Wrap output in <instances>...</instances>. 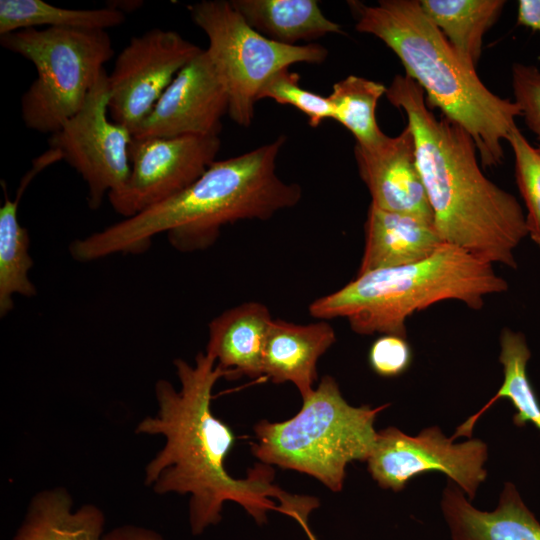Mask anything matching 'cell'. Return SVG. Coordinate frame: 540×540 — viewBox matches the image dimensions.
<instances>
[{
	"instance_id": "d4e9b609",
	"label": "cell",
	"mask_w": 540,
	"mask_h": 540,
	"mask_svg": "<svg viewBox=\"0 0 540 540\" xmlns=\"http://www.w3.org/2000/svg\"><path fill=\"white\" fill-rule=\"evenodd\" d=\"M386 90L383 83L356 75H348L333 85L328 96L333 119L352 133L356 144L370 146L385 136L377 123L376 108Z\"/></svg>"
},
{
	"instance_id": "83f0119b",
	"label": "cell",
	"mask_w": 540,
	"mask_h": 540,
	"mask_svg": "<svg viewBox=\"0 0 540 540\" xmlns=\"http://www.w3.org/2000/svg\"><path fill=\"white\" fill-rule=\"evenodd\" d=\"M511 86L526 126L535 134L540 150V69L533 65L514 63Z\"/></svg>"
},
{
	"instance_id": "5b68a950",
	"label": "cell",
	"mask_w": 540,
	"mask_h": 540,
	"mask_svg": "<svg viewBox=\"0 0 540 540\" xmlns=\"http://www.w3.org/2000/svg\"><path fill=\"white\" fill-rule=\"evenodd\" d=\"M508 290L493 264L450 244L422 261L356 275L339 290L317 298L309 313L318 319L344 318L360 335L381 333L407 338L414 312L445 300L480 310L485 297Z\"/></svg>"
},
{
	"instance_id": "484cf974",
	"label": "cell",
	"mask_w": 540,
	"mask_h": 540,
	"mask_svg": "<svg viewBox=\"0 0 540 540\" xmlns=\"http://www.w3.org/2000/svg\"><path fill=\"white\" fill-rule=\"evenodd\" d=\"M515 160L516 183L527 209L528 236L540 247V150L515 125L507 138Z\"/></svg>"
},
{
	"instance_id": "f546056e",
	"label": "cell",
	"mask_w": 540,
	"mask_h": 540,
	"mask_svg": "<svg viewBox=\"0 0 540 540\" xmlns=\"http://www.w3.org/2000/svg\"><path fill=\"white\" fill-rule=\"evenodd\" d=\"M102 540H165L153 529L126 524L115 527L103 535Z\"/></svg>"
},
{
	"instance_id": "9a60e30c",
	"label": "cell",
	"mask_w": 540,
	"mask_h": 540,
	"mask_svg": "<svg viewBox=\"0 0 540 540\" xmlns=\"http://www.w3.org/2000/svg\"><path fill=\"white\" fill-rule=\"evenodd\" d=\"M365 243L357 275L416 263L445 242L435 224L370 204L364 225Z\"/></svg>"
},
{
	"instance_id": "ba28073f",
	"label": "cell",
	"mask_w": 540,
	"mask_h": 540,
	"mask_svg": "<svg viewBox=\"0 0 540 540\" xmlns=\"http://www.w3.org/2000/svg\"><path fill=\"white\" fill-rule=\"evenodd\" d=\"M187 9L208 38L206 51L228 92V115L242 127L252 124L259 92L274 74L293 64H319L327 58L328 50L320 44L286 45L265 37L230 1L203 0Z\"/></svg>"
},
{
	"instance_id": "8992f818",
	"label": "cell",
	"mask_w": 540,
	"mask_h": 540,
	"mask_svg": "<svg viewBox=\"0 0 540 540\" xmlns=\"http://www.w3.org/2000/svg\"><path fill=\"white\" fill-rule=\"evenodd\" d=\"M386 406L349 405L336 380L326 375L294 417L254 426L252 453L264 464L306 473L340 491L347 464L367 461L377 436L375 419Z\"/></svg>"
},
{
	"instance_id": "4fadbf2b",
	"label": "cell",
	"mask_w": 540,
	"mask_h": 540,
	"mask_svg": "<svg viewBox=\"0 0 540 540\" xmlns=\"http://www.w3.org/2000/svg\"><path fill=\"white\" fill-rule=\"evenodd\" d=\"M228 107L226 86L202 50L178 72L133 136H219Z\"/></svg>"
},
{
	"instance_id": "52a82bcc",
	"label": "cell",
	"mask_w": 540,
	"mask_h": 540,
	"mask_svg": "<svg viewBox=\"0 0 540 540\" xmlns=\"http://www.w3.org/2000/svg\"><path fill=\"white\" fill-rule=\"evenodd\" d=\"M0 44L34 65L21 116L27 128L51 135L81 109L114 55L103 30L29 28L0 35Z\"/></svg>"
},
{
	"instance_id": "2e32d148",
	"label": "cell",
	"mask_w": 540,
	"mask_h": 540,
	"mask_svg": "<svg viewBox=\"0 0 540 540\" xmlns=\"http://www.w3.org/2000/svg\"><path fill=\"white\" fill-rule=\"evenodd\" d=\"M335 341V330L325 321L296 324L274 319L264 347L262 374L276 384H294L304 399L314 390L319 358Z\"/></svg>"
},
{
	"instance_id": "ac0fdd59",
	"label": "cell",
	"mask_w": 540,
	"mask_h": 540,
	"mask_svg": "<svg viewBox=\"0 0 540 540\" xmlns=\"http://www.w3.org/2000/svg\"><path fill=\"white\" fill-rule=\"evenodd\" d=\"M273 320L268 307L256 301L227 309L209 323L205 352L227 378L263 376L264 347Z\"/></svg>"
},
{
	"instance_id": "f1b7e54d",
	"label": "cell",
	"mask_w": 540,
	"mask_h": 540,
	"mask_svg": "<svg viewBox=\"0 0 540 540\" xmlns=\"http://www.w3.org/2000/svg\"><path fill=\"white\" fill-rule=\"evenodd\" d=\"M411 348L406 338L386 334L372 344L369 363L380 376L394 377L402 374L410 365Z\"/></svg>"
},
{
	"instance_id": "277c9868",
	"label": "cell",
	"mask_w": 540,
	"mask_h": 540,
	"mask_svg": "<svg viewBox=\"0 0 540 540\" xmlns=\"http://www.w3.org/2000/svg\"><path fill=\"white\" fill-rule=\"evenodd\" d=\"M355 29L380 39L401 61L407 76L424 91L427 104L461 126L473 139L482 167L504 158L515 119L514 101L501 98L466 65L443 34L427 18L419 0H380L366 5L349 2Z\"/></svg>"
},
{
	"instance_id": "30bf717a",
	"label": "cell",
	"mask_w": 540,
	"mask_h": 540,
	"mask_svg": "<svg viewBox=\"0 0 540 540\" xmlns=\"http://www.w3.org/2000/svg\"><path fill=\"white\" fill-rule=\"evenodd\" d=\"M453 441L438 427L424 429L417 436L388 427L377 432L368 470L380 487L394 491L403 489L418 474L442 472L473 498L487 476L483 468L487 446L479 439Z\"/></svg>"
},
{
	"instance_id": "4dcf8cb0",
	"label": "cell",
	"mask_w": 540,
	"mask_h": 540,
	"mask_svg": "<svg viewBox=\"0 0 540 540\" xmlns=\"http://www.w3.org/2000/svg\"><path fill=\"white\" fill-rule=\"evenodd\" d=\"M517 23L540 35V0L518 1Z\"/></svg>"
},
{
	"instance_id": "7c38bea8",
	"label": "cell",
	"mask_w": 540,
	"mask_h": 540,
	"mask_svg": "<svg viewBox=\"0 0 540 540\" xmlns=\"http://www.w3.org/2000/svg\"><path fill=\"white\" fill-rule=\"evenodd\" d=\"M219 136L135 137L130 144V176L108 195L124 218L132 217L183 191L216 161Z\"/></svg>"
},
{
	"instance_id": "d6986e66",
	"label": "cell",
	"mask_w": 540,
	"mask_h": 540,
	"mask_svg": "<svg viewBox=\"0 0 540 540\" xmlns=\"http://www.w3.org/2000/svg\"><path fill=\"white\" fill-rule=\"evenodd\" d=\"M103 511L92 503L73 509V499L64 487L37 492L12 540H102Z\"/></svg>"
},
{
	"instance_id": "d6a6232c",
	"label": "cell",
	"mask_w": 540,
	"mask_h": 540,
	"mask_svg": "<svg viewBox=\"0 0 540 540\" xmlns=\"http://www.w3.org/2000/svg\"><path fill=\"white\" fill-rule=\"evenodd\" d=\"M311 540H316L314 537H310Z\"/></svg>"
},
{
	"instance_id": "7402d4cb",
	"label": "cell",
	"mask_w": 540,
	"mask_h": 540,
	"mask_svg": "<svg viewBox=\"0 0 540 540\" xmlns=\"http://www.w3.org/2000/svg\"><path fill=\"white\" fill-rule=\"evenodd\" d=\"M30 182L23 178L15 199H9L3 186L5 200L0 208V316L4 317L14 307V295L32 297L36 287L29 278L33 259L29 252L28 231L18 221V205Z\"/></svg>"
},
{
	"instance_id": "5bb4252c",
	"label": "cell",
	"mask_w": 540,
	"mask_h": 540,
	"mask_svg": "<svg viewBox=\"0 0 540 540\" xmlns=\"http://www.w3.org/2000/svg\"><path fill=\"white\" fill-rule=\"evenodd\" d=\"M358 173L368 188L372 205L434 223V216L418 169L413 133L406 125L394 137L370 146L356 144Z\"/></svg>"
},
{
	"instance_id": "e0dca14e",
	"label": "cell",
	"mask_w": 540,
	"mask_h": 540,
	"mask_svg": "<svg viewBox=\"0 0 540 540\" xmlns=\"http://www.w3.org/2000/svg\"><path fill=\"white\" fill-rule=\"evenodd\" d=\"M452 540H540V523L512 483H506L493 511L472 506L449 484L441 502Z\"/></svg>"
},
{
	"instance_id": "9c48e42d",
	"label": "cell",
	"mask_w": 540,
	"mask_h": 540,
	"mask_svg": "<svg viewBox=\"0 0 540 540\" xmlns=\"http://www.w3.org/2000/svg\"><path fill=\"white\" fill-rule=\"evenodd\" d=\"M109 85L104 70L81 109L49 138L88 186V205L101 206L106 194L120 192L130 176L131 131L108 118Z\"/></svg>"
},
{
	"instance_id": "1f68e13d",
	"label": "cell",
	"mask_w": 540,
	"mask_h": 540,
	"mask_svg": "<svg viewBox=\"0 0 540 540\" xmlns=\"http://www.w3.org/2000/svg\"><path fill=\"white\" fill-rule=\"evenodd\" d=\"M142 5V1H109L107 6L117 9L123 13L133 11Z\"/></svg>"
},
{
	"instance_id": "8fae6325",
	"label": "cell",
	"mask_w": 540,
	"mask_h": 540,
	"mask_svg": "<svg viewBox=\"0 0 540 540\" xmlns=\"http://www.w3.org/2000/svg\"><path fill=\"white\" fill-rule=\"evenodd\" d=\"M202 49L172 30L131 37L108 75L111 120L132 135L178 72Z\"/></svg>"
},
{
	"instance_id": "4316f807",
	"label": "cell",
	"mask_w": 540,
	"mask_h": 540,
	"mask_svg": "<svg viewBox=\"0 0 540 540\" xmlns=\"http://www.w3.org/2000/svg\"><path fill=\"white\" fill-rule=\"evenodd\" d=\"M299 80V74L289 68L280 70L262 87L258 101L272 99L279 104L291 105L306 115L308 124L315 128L324 120L333 119V106L328 96L304 89Z\"/></svg>"
},
{
	"instance_id": "603a6c76",
	"label": "cell",
	"mask_w": 540,
	"mask_h": 540,
	"mask_svg": "<svg viewBox=\"0 0 540 540\" xmlns=\"http://www.w3.org/2000/svg\"><path fill=\"white\" fill-rule=\"evenodd\" d=\"M531 357L525 336L521 332L504 328L500 335L499 361L504 379L495 396L475 415L457 428L452 436H470L479 417L501 398L508 399L516 409L513 421L522 426L531 422L540 431V404L527 375Z\"/></svg>"
},
{
	"instance_id": "3957f363",
	"label": "cell",
	"mask_w": 540,
	"mask_h": 540,
	"mask_svg": "<svg viewBox=\"0 0 540 540\" xmlns=\"http://www.w3.org/2000/svg\"><path fill=\"white\" fill-rule=\"evenodd\" d=\"M285 136L229 159L214 161L191 185L150 208L74 240L69 251L79 262L113 254H139L154 236L166 233L176 250L207 249L221 228L240 220H268L296 206L302 198L297 183L276 173V161Z\"/></svg>"
},
{
	"instance_id": "6da1fadb",
	"label": "cell",
	"mask_w": 540,
	"mask_h": 540,
	"mask_svg": "<svg viewBox=\"0 0 540 540\" xmlns=\"http://www.w3.org/2000/svg\"><path fill=\"white\" fill-rule=\"evenodd\" d=\"M174 366L180 388L158 380L157 411L135 428L136 434L165 440L145 466V485L158 495H190L189 524L194 535L221 521L227 501L241 505L258 524L266 522L269 511L284 510L308 531V515L319 505L315 497L292 495L273 484V469L264 463L255 465L244 479L227 472L225 459L236 438L211 409L212 390L227 373L206 352H199L193 364L177 358Z\"/></svg>"
},
{
	"instance_id": "cb8c5ba5",
	"label": "cell",
	"mask_w": 540,
	"mask_h": 540,
	"mask_svg": "<svg viewBox=\"0 0 540 540\" xmlns=\"http://www.w3.org/2000/svg\"><path fill=\"white\" fill-rule=\"evenodd\" d=\"M124 21V13L109 6L69 9L42 0H0V35L42 27L106 31Z\"/></svg>"
},
{
	"instance_id": "ffe728a7",
	"label": "cell",
	"mask_w": 540,
	"mask_h": 540,
	"mask_svg": "<svg viewBox=\"0 0 540 540\" xmlns=\"http://www.w3.org/2000/svg\"><path fill=\"white\" fill-rule=\"evenodd\" d=\"M245 21L265 37L286 45H299L342 28L327 18L315 0H232Z\"/></svg>"
},
{
	"instance_id": "7a4b0ae2",
	"label": "cell",
	"mask_w": 540,
	"mask_h": 540,
	"mask_svg": "<svg viewBox=\"0 0 540 540\" xmlns=\"http://www.w3.org/2000/svg\"><path fill=\"white\" fill-rule=\"evenodd\" d=\"M385 96L406 115L443 241L515 269V250L528 236L526 215L514 195L483 174L471 136L444 116L437 118L422 88L407 75H396Z\"/></svg>"
},
{
	"instance_id": "44dd1931",
	"label": "cell",
	"mask_w": 540,
	"mask_h": 540,
	"mask_svg": "<svg viewBox=\"0 0 540 540\" xmlns=\"http://www.w3.org/2000/svg\"><path fill=\"white\" fill-rule=\"evenodd\" d=\"M427 18L459 58L476 69L485 33L499 18L503 0H419Z\"/></svg>"
}]
</instances>
